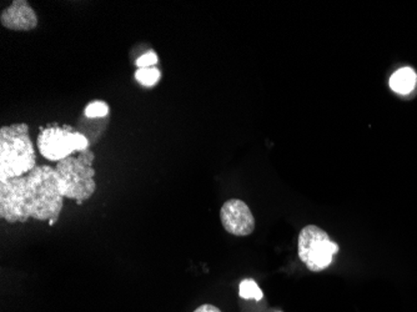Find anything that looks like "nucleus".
I'll use <instances>...</instances> for the list:
<instances>
[{"label": "nucleus", "mask_w": 417, "mask_h": 312, "mask_svg": "<svg viewBox=\"0 0 417 312\" xmlns=\"http://www.w3.org/2000/svg\"><path fill=\"white\" fill-rule=\"evenodd\" d=\"M93 152L86 149L78 156H69L55 166L58 187L63 198L77 200L81 205L83 201L90 199L95 193V170Z\"/></svg>", "instance_id": "nucleus-3"}, {"label": "nucleus", "mask_w": 417, "mask_h": 312, "mask_svg": "<svg viewBox=\"0 0 417 312\" xmlns=\"http://www.w3.org/2000/svg\"><path fill=\"white\" fill-rule=\"evenodd\" d=\"M63 200L52 166H37L24 176L0 181V218L10 224L35 219L53 225Z\"/></svg>", "instance_id": "nucleus-1"}, {"label": "nucleus", "mask_w": 417, "mask_h": 312, "mask_svg": "<svg viewBox=\"0 0 417 312\" xmlns=\"http://www.w3.org/2000/svg\"><path fill=\"white\" fill-rule=\"evenodd\" d=\"M194 312H221L218 310L216 306L210 305V304H205V305H201L195 310Z\"/></svg>", "instance_id": "nucleus-13"}, {"label": "nucleus", "mask_w": 417, "mask_h": 312, "mask_svg": "<svg viewBox=\"0 0 417 312\" xmlns=\"http://www.w3.org/2000/svg\"><path fill=\"white\" fill-rule=\"evenodd\" d=\"M109 112H110L109 105L104 101H93V103L88 104L85 109H84L86 118H90V119L105 118Z\"/></svg>", "instance_id": "nucleus-11"}, {"label": "nucleus", "mask_w": 417, "mask_h": 312, "mask_svg": "<svg viewBox=\"0 0 417 312\" xmlns=\"http://www.w3.org/2000/svg\"><path fill=\"white\" fill-rule=\"evenodd\" d=\"M338 251L336 242H332L327 233L318 226H305L300 231L298 240V258L314 273L323 271L332 265V258Z\"/></svg>", "instance_id": "nucleus-5"}, {"label": "nucleus", "mask_w": 417, "mask_h": 312, "mask_svg": "<svg viewBox=\"0 0 417 312\" xmlns=\"http://www.w3.org/2000/svg\"><path fill=\"white\" fill-rule=\"evenodd\" d=\"M0 23L15 32H30L38 27V15L26 0H15L0 14Z\"/></svg>", "instance_id": "nucleus-7"}, {"label": "nucleus", "mask_w": 417, "mask_h": 312, "mask_svg": "<svg viewBox=\"0 0 417 312\" xmlns=\"http://www.w3.org/2000/svg\"><path fill=\"white\" fill-rule=\"evenodd\" d=\"M158 61H159V58H158V55L155 54V52H148V53L144 54V55H141L139 59L136 60V67L141 69V67H152L155 65V64H158Z\"/></svg>", "instance_id": "nucleus-12"}, {"label": "nucleus", "mask_w": 417, "mask_h": 312, "mask_svg": "<svg viewBox=\"0 0 417 312\" xmlns=\"http://www.w3.org/2000/svg\"><path fill=\"white\" fill-rule=\"evenodd\" d=\"M37 167V154L28 124L0 129V181L24 176Z\"/></svg>", "instance_id": "nucleus-2"}, {"label": "nucleus", "mask_w": 417, "mask_h": 312, "mask_svg": "<svg viewBox=\"0 0 417 312\" xmlns=\"http://www.w3.org/2000/svg\"><path fill=\"white\" fill-rule=\"evenodd\" d=\"M160 78H161V73L159 69L155 67H141L135 73V79L144 87H154L159 81Z\"/></svg>", "instance_id": "nucleus-10"}, {"label": "nucleus", "mask_w": 417, "mask_h": 312, "mask_svg": "<svg viewBox=\"0 0 417 312\" xmlns=\"http://www.w3.org/2000/svg\"><path fill=\"white\" fill-rule=\"evenodd\" d=\"M37 145L45 159L59 163L72 156L75 152L81 153L89 149V140L72 127L50 125L40 130Z\"/></svg>", "instance_id": "nucleus-4"}, {"label": "nucleus", "mask_w": 417, "mask_h": 312, "mask_svg": "<svg viewBox=\"0 0 417 312\" xmlns=\"http://www.w3.org/2000/svg\"><path fill=\"white\" fill-rule=\"evenodd\" d=\"M238 295L241 299L245 300H260L264 298V293L261 291V289L258 287V284L252 279L244 280L241 281L240 287H238Z\"/></svg>", "instance_id": "nucleus-9"}, {"label": "nucleus", "mask_w": 417, "mask_h": 312, "mask_svg": "<svg viewBox=\"0 0 417 312\" xmlns=\"http://www.w3.org/2000/svg\"><path fill=\"white\" fill-rule=\"evenodd\" d=\"M417 75L411 67H401L391 75L390 87L395 93L406 95L416 87Z\"/></svg>", "instance_id": "nucleus-8"}, {"label": "nucleus", "mask_w": 417, "mask_h": 312, "mask_svg": "<svg viewBox=\"0 0 417 312\" xmlns=\"http://www.w3.org/2000/svg\"><path fill=\"white\" fill-rule=\"evenodd\" d=\"M220 219L226 231L235 236H249L255 230L252 210L241 200H227L220 210Z\"/></svg>", "instance_id": "nucleus-6"}]
</instances>
